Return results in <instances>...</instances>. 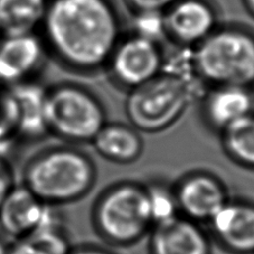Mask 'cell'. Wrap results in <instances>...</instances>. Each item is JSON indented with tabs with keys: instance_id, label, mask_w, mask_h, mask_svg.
Segmentation results:
<instances>
[{
	"instance_id": "cell-1",
	"label": "cell",
	"mask_w": 254,
	"mask_h": 254,
	"mask_svg": "<svg viewBox=\"0 0 254 254\" xmlns=\"http://www.w3.org/2000/svg\"><path fill=\"white\" fill-rule=\"evenodd\" d=\"M39 30L48 56L80 76L103 73L126 32L116 0H50Z\"/></svg>"
},
{
	"instance_id": "cell-2",
	"label": "cell",
	"mask_w": 254,
	"mask_h": 254,
	"mask_svg": "<svg viewBox=\"0 0 254 254\" xmlns=\"http://www.w3.org/2000/svg\"><path fill=\"white\" fill-rule=\"evenodd\" d=\"M199 85L191 71L190 60L186 66L181 62L175 66L166 63L156 77L127 92L126 115L138 131L159 132L181 119L195 100Z\"/></svg>"
},
{
	"instance_id": "cell-3",
	"label": "cell",
	"mask_w": 254,
	"mask_h": 254,
	"mask_svg": "<svg viewBox=\"0 0 254 254\" xmlns=\"http://www.w3.org/2000/svg\"><path fill=\"white\" fill-rule=\"evenodd\" d=\"M190 66L201 85L254 89V30L239 21H222L190 50Z\"/></svg>"
},
{
	"instance_id": "cell-4",
	"label": "cell",
	"mask_w": 254,
	"mask_h": 254,
	"mask_svg": "<svg viewBox=\"0 0 254 254\" xmlns=\"http://www.w3.org/2000/svg\"><path fill=\"white\" fill-rule=\"evenodd\" d=\"M94 182L93 161L84 152L68 147L41 151L27 161L23 170V185L48 205L82 198Z\"/></svg>"
},
{
	"instance_id": "cell-5",
	"label": "cell",
	"mask_w": 254,
	"mask_h": 254,
	"mask_svg": "<svg viewBox=\"0 0 254 254\" xmlns=\"http://www.w3.org/2000/svg\"><path fill=\"white\" fill-rule=\"evenodd\" d=\"M48 133L73 143L91 142L107 124L106 109L90 87L78 82H60L47 89Z\"/></svg>"
},
{
	"instance_id": "cell-6",
	"label": "cell",
	"mask_w": 254,
	"mask_h": 254,
	"mask_svg": "<svg viewBox=\"0 0 254 254\" xmlns=\"http://www.w3.org/2000/svg\"><path fill=\"white\" fill-rule=\"evenodd\" d=\"M93 220L96 230L109 242H138L154 226L146 187L124 183L109 188L96 201Z\"/></svg>"
},
{
	"instance_id": "cell-7",
	"label": "cell",
	"mask_w": 254,
	"mask_h": 254,
	"mask_svg": "<svg viewBox=\"0 0 254 254\" xmlns=\"http://www.w3.org/2000/svg\"><path fill=\"white\" fill-rule=\"evenodd\" d=\"M166 61L163 43L126 30L109 56L103 73L116 87L128 92L158 75Z\"/></svg>"
},
{
	"instance_id": "cell-8",
	"label": "cell",
	"mask_w": 254,
	"mask_h": 254,
	"mask_svg": "<svg viewBox=\"0 0 254 254\" xmlns=\"http://www.w3.org/2000/svg\"><path fill=\"white\" fill-rule=\"evenodd\" d=\"M165 38L177 50H192L222 23L216 0H176L163 12Z\"/></svg>"
},
{
	"instance_id": "cell-9",
	"label": "cell",
	"mask_w": 254,
	"mask_h": 254,
	"mask_svg": "<svg viewBox=\"0 0 254 254\" xmlns=\"http://www.w3.org/2000/svg\"><path fill=\"white\" fill-rule=\"evenodd\" d=\"M47 56L41 34L3 35L0 39V84L10 87L35 80Z\"/></svg>"
},
{
	"instance_id": "cell-10",
	"label": "cell",
	"mask_w": 254,
	"mask_h": 254,
	"mask_svg": "<svg viewBox=\"0 0 254 254\" xmlns=\"http://www.w3.org/2000/svg\"><path fill=\"white\" fill-rule=\"evenodd\" d=\"M174 194L179 214L196 223H208L230 199L223 183L208 173L187 175Z\"/></svg>"
},
{
	"instance_id": "cell-11",
	"label": "cell",
	"mask_w": 254,
	"mask_h": 254,
	"mask_svg": "<svg viewBox=\"0 0 254 254\" xmlns=\"http://www.w3.org/2000/svg\"><path fill=\"white\" fill-rule=\"evenodd\" d=\"M52 206L23 184L16 185L0 206V233L14 241L26 238L42 226Z\"/></svg>"
},
{
	"instance_id": "cell-12",
	"label": "cell",
	"mask_w": 254,
	"mask_h": 254,
	"mask_svg": "<svg viewBox=\"0 0 254 254\" xmlns=\"http://www.w3.org/2000/svg\"><path fill=\"white\" fill-rule=\"evenodd\" d=\"M214 238L235 254H254V204L229 199L208 222Z\"/></svg>"
},
{
	"instance_id": "cell-13",
	"label": "cell",
	"mask_w": 254,
	"mask_h": 254,
	"mask_svg": "<svg viewBox=\"0 0 254 254\" xmlns=\"http://www.w3.org/2000/svg\"><path fill=\"white\" fill-rule=\"evenodd\" d=\"M151 254H212L211 241L199 223L179 215L152 226Z\"/></svg>"
},
{
	"instance_id": "cell-14",
	"label": "cell",
	"mask_w": 254,
	"mask_h": 254,
	"mask_svg": "<svg viewBox=\"0 0 254 254\" xmlns=\"http://www.w3.org/2000/svg\"><path fill=\"white\" fill-rule=\"evenodd\" d=\"M200 110L207 125L222 132L254 112V89L238 85L209 86L201 99Z\"/></svg>"
},
{
	"instance_id": "cell-15",
	"label": "cell",
	"mask_w": 254,
	"mask_h": 254,
	"mask_svg": "<svg viewBox=\"0 0 254 254\" xmlns=\"http://www.w3.org/2000/svg\"><path fill=\"white\" fill-rule=\"evenodd\" d=\"M18 108V137L37 140L48 134L46 122L47 87L36 80L10 86Z\"/></svg>"
},
{
	"instance_id": "cell-16",
	"label": "cell",
	"mask_w": 254,
	"mask_h": 254,
	"mask_svg": "<svg viewBox=\"0 0 254 254\" xmlns=\"http://www.w3.org/2000/svg\"><path fill=\"white\" fill-rule=\"evenodd\" d=\"M91 143L102 158L117 164L132 163L143 150L139 131L132 126L122 124H106Z\"/></svg>"
},
{
	"instance_id": "cell-17",
	"label": "cell",
	"mask_w": 254,
	"mask_h": 254,
	"mask_svg": "<svg viewBox=\"0 0 254 254\" xmlns=\"http://www.w3.org/2000/svg\"><path fill=\"white\" fill-rule=\"evenodd\" d=\"M50 0H0V34L37 33Z\"/></svg>"
},
{
	"instance_id": "cell-18",
	"label": "cell",
	"mask_w": 254,
	"mask_h": 254,
	"mask_svg": "<svg viewBox=\"0 0 254 254\" xmlns=\"http://www.w3.org/2000/svg\"><path fill=\"white\" fill-rule=\"evenodd\" d=\"M223 147L236 164L254 170V112L221 132Z\"/></svg>"
},
{
	"instance_id": "cell-19",
	"label": "cell",
	"mask_w": 254,
	"mask_h": 254,
	"mask_svg": "<svg viewBox=\"0 0 254 254\" xmlns=\"http://www.w3.org/2000/svg\"><path fill=\"white\" fill-rule=\"evenodd\" d=\"M146 190L154 225L179 215L174 190L160 184H152Z\"/></svg>"
},
{
	"instance_id": "cell-20",
	"label": "cell",
	"mask_w": 254,
	"mask_h": 254,
	"mask_svg": "<svg viewBox=\"0 0 254 254\" xmlns=\"http://www.w3.org/2000/svg\"><path fill=\"white\" fill-rule=\"evenodd\" d=\"M15 139H19L18 108L11 90L3 86L0 89V141Z\"/></svg>"
},
{
	"instance_id": "cell-21",
	"label": "cell",
	"mask_w": 254,
	"mask_h": 254,
	"mask_svg": "<svg viewBox=\"0 0 254 254\" xmlns=\"http://www.w3.org/2000/svg\"><path fill=\"white\" fill-rule=\"evenodd\" d=\"M131 32L159 43L166 41L163 12H141L131 15Z\"/></svg>"
},
{
	"instance_id": "cell-22",
	"label": "cell",
	"mask_w": 254,
	"mask_h": 254,
	"mask_svg": "<svg viewBox=\"0 0 254 254\" xmlns=\"http://www.w3.org/2000/svg\"><path fill=\"white\" fill-rule=\"evenodd\" d=\"M176 0H122L130 15L141 12H164Z\"/></svg>"
},
{
	"instance_id": "cell-23",
	"label": "cell",
	"mask_w": 254,
	"mask_h": 254,
	"mask_svg": "<svg viewBox=\"0 0 254 254\" xmlns=\"http://www.w3.org/2000/svg\"><path fill=\"white\" fill-rule=\"evenodd\" d=\"M16 185V175L11 161L0 157V206Z\"/></svg>"
},
{
	"instance_id": "cell-24",
	"label": "cell",
	"mask_w": 254,
	"mask_h": 254,
	"mask_svg": "<svg viewBox=\"0 0 254 254\" xmlns=\"http://www.w3.org/2000/svg\"><path fill=\"white\" fill-rule=\"evenodd\" d=\"M69 254H113L107 250L101 248H93V247H85L74 250L69 252Z\"/></svg>"
},
{
	"instance_id": "cell-25",
	"label": "cell",
	"mask_w": 254,
	"mask_h": 254,
	"mask_svg": "<svg viewBox=\"0 0 254 254\" xmlns=\"http://www.w3.org/2000/svg\"><path fill=\"white\" fill-rule=\"evenodd\" d=\"M245 11L254 19V0H241Z\"/></svg>"
},
{
	"instance_id": "cell-26",
	"label": "cell",
	"mask_w": 254,
	"mask_h": 254,
	"mask_svg": "<svg viewBox=\"0 0 254 254\" xmlns=\"http://www.w3.org/2000/svg\"><path fill=\"white\" fill-rule=\"evenodd\" d=\"M9 245H8L6 238L0 233V254H7Z\"/></svg>"
}]
</instances>
